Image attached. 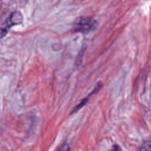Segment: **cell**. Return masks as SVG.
I'll return each mask as SVG.
<instances>
[{
	"label": "cell",
	"mask_w": 151,
	"mask_h": 151,
	"mask_svg": "<svg viewBox=\"0 0 151 151\" xmlns=\"http://www.w3.org/2000/svg\"><path fill=\"white\" fill-rule=\"evenodd\" d=\"M95 20L88 17H80L77 18L74 24L76 31L86 32L93 29L96 26Z\"/></svg>",
	"instance_id": "cell-1"
}]
</instances>
